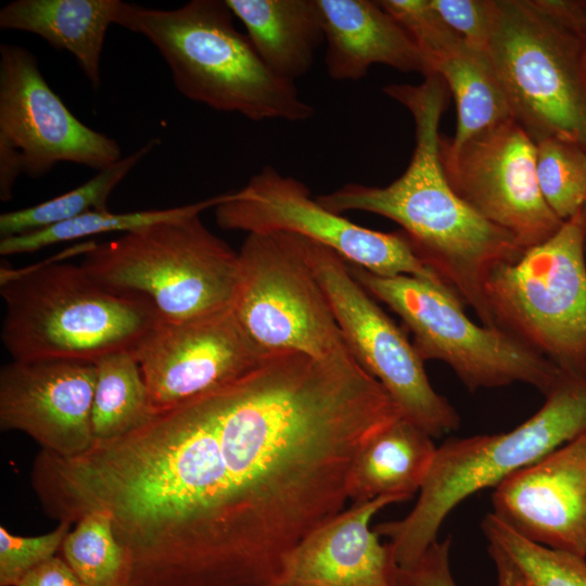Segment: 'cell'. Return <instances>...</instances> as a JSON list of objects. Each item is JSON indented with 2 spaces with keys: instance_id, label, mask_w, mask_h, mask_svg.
Segmentation results:
<instances>
[{
  "instance_id": "1",
  "label": "cell",
  "mask_w": 586,
  "mask_h": 586,
  "mask_svg": "<svg viewBox=\"0 0 586 586\" xmlns=\"http://www.w3.org/2000/svg\"><path fill=\"white\" fill-rule=\"evenodd\" d=\"M400 417L351 352L269 353L157 412L158 586H272L288 552L344 509L362 446Z\"/></svg>"
},
{
  "instance_id": "2",
  "label": "cell",
  "mask_w": 586,
  "mask_h": 586,
  "mask_svg": "<svg viewBox=\"0 0 586 586\" xmlns=\"http://www.w3.org/2000/svg\"><path fill=\"white\" fill-rule=\"evenodd\" d=\"M448 91L437 74L416 86L384 87L383 92L403 104L415 122L416 144L408 167L385 187L351 182L316 199L336 214L361 211L398 224L420 262L474 310L483 326L496 328L485 284L496 268L517 262L526 250L462 201L445 176L438 126Z\"/></svg>"
},
{
  "instance_id": "3",
  "label": "cell",
  "mask_w": 586,
  "mask_h": 586,
  "mask_svg": "<svg viewBox=\"0 0 586 586\" xmlns=\"http://www.w3.org/2000/svg\"><path fill=\"white\" fill-rule=\"evenodd\" d=\"M233 17L226 0H192L171 10L122 1L115 25L149 40L191 101L254 122L311 118L314 106L295 82L266 66Z\"/></svg>"
},
{
  "instance_id": "4",
  "label": "cell",
  "mask_w": 586,
  "mask_h": 586,
  "mask_svg": "<svg viewBox=\"0 0 586 586\" xmlns=\"http://www.w3.org/2000/svg\"><path fill=\"white\" fill-rule=\"evenodd\" d=\"M2 344L13 360L95 362L135 352L162 320L145 297L104 286L81 266L1 267Z\"/></svg>"
},
{
  "instance_id": "5",
  "label": "cell",
  "mask_w": 586,
  "mask_h": 586,
  "mask_svg": "<svg viewBox=\"0 0 586 586\" xmlns=\"http://www.w3.org/2000/svg\"><path fill=\"white\" fill-rule=\"evenodd\" d=\"M543 406L509 432L449 438L437 447L411 511L373 528L386 536L397 566L415 564L437 540L446 517L472 494L586 433V379L562 372Z\"/></svg>"
},
{
  "instance_id": "6",
  "label": "cell",
  "mask_w": 586,
  "mask_h": 586,
  "mask_svg": "<svg viewBox=\"0 0 586 586\" xmlns=\"http://www.w3.org/2000/svg\"><path fill=\"white\" fill-rule=\"evenodd\" d=\"M81 268L100 284L149 300L162 320L184 321L231 308L239 255L200 214L90 243Z\"/></svg>"
},
{
  "instance_id": "7",
  "label": "cell",
  "mask_w": 586,
  "mask_h": 586,
  "mask_svg": "<svg viewBox=\"0 0 586 586\" xmlns=\"http://www.w3.org/2000/svg\"><path fill=\"white\" fill-rule=\"evenodd\" d=\"M487 51L512 118L537 143L547 138L586 151V44L536 0H497Z\"/></svg>"
},
{
  "instance_id": "8",
  "label": "cell",
  "mask_w": 586,
  "mask_h": 586,
  "mask_svg": "<svg viewBox=\"0 0 586 586\" xmlns=\"http://www.w3.org/2000/svg\"><path fill=\"white\" fill-rule=\"evenodd\" d=\"M496 328L586 379V254L583 209L514 263L496 268L485 284Z\"/></svg>"
},
{
  "instance_id": "9",
  "label": "cell",
  "mask_w": 586,
  "mask_h": 586,
  "mask_svg": "<svg viewBox=\"0 0 586 586\" xmlns=\"http://www.w3.org/2000/svg\"><path fill=\"white\" fill-rule=\"evenodd\" d=\"M353 277L413 335L425 362L448 365L469 391L524 383L546 395L562 371L499 328L479 326L446 286L412 276L380 277L348 263Z\"/></svg>"
},
{
  "instance_id": "10",
  "label": "cell",
  "mask_w": 586,
  "mask_h": 586,
  "mask_svg": "<svg viewBox=\"0 0 586 586\" xmlns=\"http://www.w3.org/2000/svg\"><path fill=\"white\" fill-rule=\"evenodd\" d=\"M232 309L265 353L327 358L348 352L330 303L295 234L250 233L239 253Z\"/></svg>"
},
{
  "instance_id": "11",
  "label": "cell",
  "mask_w": 586,
  "mask_h": 586,
  "mask_svg": "<svg viewBox=\"0 0 586 586\" xmlns=\"http://www.w3.org/2000/svg\"><path fill=\"white\" fill-rule=\"evenodd\" d=\"M296 240L330 303L347 347L386 390L403 418L432 437L457 430L458 412L435 392L413 344L353 277L347 260L311 240L301 235Z\"/></svg>"
},
{
  "instance_id": "12",
  "label": "cell",
  "mask_w": 586,
  "mask_h": 586,
  "mask_svg": "<svg viewBox=\"0 0 586 586\" xmlns=\"http://www.w3.org/2000/svg\"><path fill=\"white\" fill-rule=\"evenodd\" d=\"M122 158L116 140L77 119L42 76L26 48L0 46V199L17 178H40L60 163L98 171Z\"/></svg>"
},
{
  "instance_id": "13",
  "label": "cell",
  "mask_w": 586,
  "mask_h": 586,
  "mask_svg": "<svg viewBox=\"0 0 586 586\" xmlns=\"http://www.w3.org/2000/svg\"><path fill=\"white\" fill-rule=\"evenodd\" d=\"M215 218L226 230L301 235L380 277L412 276L444 285L420 262L402 230L381 232L358 226L322 206L305 183L271 166L240 190L222 194Z\"/></svg>"
},
{
  "instance_id": "14",
  "label": "cell",
  "mask_w": 586,
  "mask_h": 586,
  "mask_svg": "<svg viewBox=\"0 0 586 586\" xmlns=\"http://www.w3.org/2000/svg\"><path fill=\"white\" fill-rule=\"evenodd\" d=\"M440 155L455 193L491 224L527 250L557 232L560 220L540 192L536 145L511 117L458 148L441 136Z\"/></svg>"
},
{
  "instance_id": "15",
  "label": "cell",
  "mask_w": 586,
  "mask_h": 586,
  "mask_svg": "<svg viewBox=\"0 0 586 586\" xmlns=\"http://www.w3.org/2000/svg\"><path fill=\"white\" fill-rule=\"evenodd\" d=\"M267 354L232 307L184 321L161 320L133 352L156 412L240 378Z\"/></svg>"
},
{
  "instance_id": "16",
  "label": "cell",
  "mask_w": 586,
  "mask_h": 586,
  "mask_svg": "<svg viewBox=\"0 0 586 586\" xmlns=\"http://www.w3.org/2000/svg\"><path fill=\"white\" fill-rule=\"evenodd\" d=\"M95 383L94 362L12 360L0 370V428L27 434L41 450L78 456L94 444Z\"/></svg>"
},
{
  "instance_id": "17",
  "label": "cell",
  "mask_w": 586,
  "mask_h": 586,
  "mask_svg": "<svg viewBox=\"0 0 586 586\" xmlns=\"http://www.w3.org/2000/svg\"><path fill=\"white\" fill-rule=\"evenodd\" d=\"M492 502L524 538L586 558V433L507 477Z\"/></svg>"
},
{
  "instance_id": "18",
  "label": "cell",
  "mask_w": 586,
  "mask_h": 586,
  "mask_svg": "<svg viewBox=\"0 0 586 586\" xmlns=\"http://www.w3.org/2000/svg\"><path fill=\"white\" fill-rule=\"evenodd\" d=\"M397 502L392 496L355 502L320 524L288 552L272 586H397L391 547L370 527Z\"/></svg>"
},
{
  "instance_id": "19",
  "label": "cell",
  "mask_w": 586,
  "mask_h": 586,
  "mask_svg": "<svg viewBox=\"0 0 586 586\" xmlns=\"http://www.w3.org/2000/svg\"><path fill=\"white\" fill-rule=\"evenodd\" d=\"M317 1L327 46L324 64L332 79L358 80L374 64L423 77L433 74L411 36L378 1Z\"/></svg>"
},
{
  "instance_id": "20",
  "label": "cell",
  "mask_w": 586,
  "mask_h": 586,
  "mask_svg": "<svg viewBox=\"0 0 586 586\" xmlns=\"http://www.w3.org/2000/svg\"><path fill=\"white\" fill-rule=\"evenodd\" d=\"M120 0H14L0 10V27L41 37L69 52L94 90L101 85V56Z\"/></svg>"
},
{
  "instance_id": "21",
  "label": "cell",
  "mask_w": 586,
  "mask_h": 586,
  "mask_svg": "<svg viewBox=\"0 0 586 586\" xmlns=\"http://www.w3.org/2000/svg\"><path fill=\"white\" fill-rule=\"evenodd\" d=\"M266 66L291 82L308 73L324 43L317 0H226Z\"/></svg>"
},
{
  "instance_id": "22",
  "label": "cell",
  "mask_w": 586,
  "mask_h": 586,
  "mask_svg": "<svg viewBox=\"0 0 586 586\" xmlns=\"http://www.w3.org/2000/svg\"><path fill=\"white\" fill-rule=\"evenodd\" d=\"M437 447L424 430L400 417L374 434L357 454L347 476L355 502L392 496L402 501L420 492Z\"/></svg>"
},
{
  "instance_id": "23",
  "label": "cell",
  "mask_w": 586,
  "mask_h": 586,
  "mask_svg": "<svg viewBox=\"0 0 586 586\" xmlns=\"http://www.w3.org/2000/svg\"><path fill=\"white\" fill-rule=\"evenodd\" d=\"M451 92L457 127L451 148H458L481 131L512 117L502 86L486 52L466 42L431 62Z\"/></svg>"
},
{
  "instance_id": "24",
  "label": "cell",
  "mask_w": 586,
  "mask_h": 586,
  "mask_svg": "<svg viewBox=\"0 0 586 586\" xmlns=\"http://www.w3.org/2000/svg\"><path fill=\"white\" fill-rule=\"evenodd\" d=\"M91 425L94 442L120 437L154 415L140 365L132 352H116L95 362Z\"/></svg>"
},
{
  "instance_id": "25",
  "label": "cell",
  "mask_w": 586,
  "mask_h": 586,
  "mask_svg": "<svg viewBox=\"0 0 586 586\" xmlns=\"http://www.w3.org/2000/svg\"><path fill=\"white\" fill-rule=\"evenodd\" d=\"M151 139L140 149L101 169L81 186L39 204L0 215L1 238L21 235L67 221L90 212L107 211L115 188L156 145Z\"/></svg>"
},
{
  "instance_id": "26",
  "label": "cell",
  "mask_w": 586,
  "mask_h": 586,
  "mask_svg": "<svg viewBox=\"0 0 586 586\" xmlns=\"http://www.w3.org/2000/svg\"><path fill=\"white\" fill-rule=\"evenodd\" d=\"M222 194L192 204L164 209H149L126 213L107 211L90 212L77 218L56 224L34 232L1 238L0 254L2 256L30 253L43 247L87 238L90 235L123 231L125 233L158 222L181 218L191 214L216 207Z\"/></svg>"
},
{
  "instance_id": "27",
  "label": "cell",
  "mask_w": 586,
  "mask_h": 586,
  "mask_svg": "<svg viewBox=\"0 0 586 586\" xmlns=\"http://www.w3.org/2000/svg\"><path fill=\"white\" fill-rule=\"evenodd\" d=\"M60 555L85 586H123L127 559L109 512L85 513L65 537Z\"/></svg>"
},
{
  "instance_id": "28",
  "label": "cell",
  "mask_w": 586,
  "mask_h": 586,
  "mask_svg": "<svg viewBox=\"0 0 586 586\" xmlns=\"http://www.w3.org/2000/svg\"><path fill=\"white\" fill-rule=\"evenodd\" d=\"M482 530L517 565L527 586H586V558L535 544L493 513L484 518Z\"/></svg>"
},
{
  "instance_id": "29",
  "label": "cell",
  "mask_w": 586,
  "mask_h": 586,
  "mask_svg": "<svg viewBox=\"0 0 586 586\" xmlns=\"http://www.w3.org/2000/svg\"><path fill=\"white\" fill-rule=\"evenodd\" d=\"M537 182L550 209L565 221L586 203V151L558 138L535 143Z\"/></svg>"
},
{
  "instance_id": "30",
  "label": "cell",
  "mask_w": 586,
  "mask_h": 586,
  "mask_svg": "<svg viewBox=\"0 0 586 586\" xmlns=\"http://www.w3.org/2000/svg\"><path fill=\"white\" fill-rule=\"evenodd\" d=\"M450 538L435 540L422 557L407 568L397 566V586H456L449 563ZM498 575L497 586H527L517 565L496 546H488Z\"/></svg>"
},
{
  "instance_id": "31",
  "label": "cell",
  "mask_w": 586,
  "mask_h": 586,
  "mask_svg": "<svg viewBox=\"0 0 586 586\" xmlns=\"http://www.w3.org/2000/svg\"><path fill=\"white\" fill-rule=\"evenodd\" d=\"M69 522L38 536H20L0 526V586H15L28 572L59 555L72 528Z\"/></svg>"
},
{
  "instance_id": "32",
  "label": "cell",
  "mask_w": 586,
  "mask_h": 586,
  "mask_svg": "<svg viewBox=\"0 0 586 586\" xmlns=\"http://www.w3.org/2000/svg\"><path fill=\"white\" fill-rule=\"evenodd\" d=\"M430 4L468 46L487 53L498 17L497 0H430Z\"/></svg>"
},
{
  "instance_id": "33",
  "label": "cell",
  "mask_w": 586,
  "mask_h": 586,
  "mask_svg": "<svg viewBox=\"0 0 586 586\" xmlns=\"http://www.w3.org/2000/svg\"><path fill=\"white\" fill-rule=\"evenodd\" d=\"M15 586H85L59 553L28 572Z\"/></svg>"
},
{
  "instance_id": "34",
  "label": "cell",
  "mask_w": 586,
  "mask_h": 586,
  "mask_svg": "<svg viewBox=\"0 0 586 586\" xmlns=\"http://www.w3.org/2000/svg\"><path fill=\"white\" fill-rule=\"evenodd\" d=\"M586 44V0H536Z\"/></svg>"
},
{
  "instance_id": "35",
  "label": "cell",
  "mask_w": 586,
  "mask_h": 586,
  "mask_svg": "<svg viewBox=\"0 0 586 586\" xmlns=\"http://www.w3.org/2000/svg\"><path fill=\"white\" fill-rule=\"evenodd\" d=\"M583 214H584V246H585V254H586V203L583 208Z\"/></svg>"
},
{
  "instance_id": "36",
  "label": "cell",
  "mask_w": 586,
  "mask_h": 586,
  "mask_svg": "<svg viewBox=\"0 0 586 586\" xmlns=\"http://www.w3.org/2000/svg\"><path fill=\"white\" fill-rule=\"evenodd\" d=\"M583 67H584V74H585V78H586V50H585L584 59H583Z\"/></svg>"
}]
</instances>
